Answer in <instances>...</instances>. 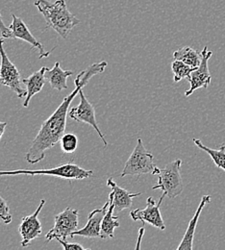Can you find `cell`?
Returning <instances> with one entry per match:
<instances>
[{
  "label": "cell",
  "mask_w": 225,
  "mask_h": 250,
  "mask_svg": "<svg viewBox=\"0 0 225 250\" xmlns=\"http://www.w3.org/2000/svg\"><path fill=\"white\" fill-rule=\"evenodd\" d=\"M194 145L200 148L201 150L207 152L210 157L212 158V160L214 161L215 165L219 167L222 168L225 171V144H223L219 148L217 149H212L207 147L206 146H204L202 144V142L198 139H193V140Z\"/></svg>",
  "instance_id": "20"
},
{
  "label": "cell",
  "mask_w": 225,
  "mask_h": 250,
  "mask_svg": "<svg viewBox=\"0 0 225 250\" xmlns=\"http://www.w3.org/2000/svg\"><path fill=\"white\" fill-rule=\"evenodd\" d=\"M156 168L154 157L144 147L142 139H138L137 146L126 161L121 177L130 175L139 178L143 174H154Z\"/></svg>",
  "instance_id": "5"
},
{
  "label": "cell",
  "mask_w": 225,
  "mask_h": 250,
  "mask_svg": "<svg viewBox=\"0 0 225 250\" xmlns=\"http://www.w3.org/2000/svg\"><path fill=\"white\" fill-rule=\"evenodd\" d=\"M143 232H144V228H143V227L140 229V236H139V240H138V243H137L136 250H139V249H140V244H141V241H142V238H143Z\"/></svg>",
  "instance_id": "26"
},
{
  "label": "cell",
  "mask_w": 225,
  "mask_h": 250,
  "mask_svg": "<svg viewBox=\"0 0 225 250\" xmlns=\"http://www.w3.org/2000/svg\"><path fill=\"white\" fill-rule=\"evenodd\" d=\"M34 4L43 16L46 29L55 30L63 39H66L72 29L80 24V21L68 11L64 0H56L54 3L48 0H35Z\"/></svg>",
  "instance_id": "2"
},
{
  "label": "cell",
  "mask_w": 225,
  "mask_h": 250,
  "mask_svg": "<svg viewBox=\"0 0 225 250\" xmlns=\"http://www.w3.org/2000/svg\"><path fill=\"white\" fill-rule=\"evenodd\" d=\"M72 74L73 72L71 70L62 69L60 62H57L51 69L46 68L44 76L52 89L62 91L67 89L66 79Z\"/></svg>",
  "instance_id": "17"
},
{
  "label": "cell",
  "mask_w": 225,
  "mask_h": 250,
  "mask_svg": "<svg viewBox=\"0 0 225 250\" xmlns=\"http://www.w3.org/2000/svg\"><path fill=\"white\" fill-rule=\"evenodd\" d=\"M56 241H58L62 246L64 250H89V249H85L83 246L79 244H73V243H67L66 240H63L60 238H56Z\"/></svg>",
  "instance_id": "24"
},
{
  "label": "cell",
  "mask_w": 225,
  "mask_h": 250,
  "mask_svg": "<svg viewBox=\"0 0 225 250\" xmlns=\"http://www.w3.org/2000/svg\"><path fill=\"white\" fill-rule=\"evenodd\" d=\"M110 198V205L109 208L104 216V219L102 220L101 224V239H106V238H114V232L115 229L120 227V221H119V217L114 216L115 212V203H114V191H112L109 194Z\"/></svg>",
  "instance_id": "18"
},
{
  "label": "cell",
  "mask_w": 225,
  "mask_h": 250,
  "mask_svg": "<svg viewBox=\"0 0 225 250\" xmlns=\"http://www.w3.org/2000/svg\"><path fill=\"white\" fill-rule=\"evenodd\" d=\"M164 196L166 195L163 192L158 202H156L152 197H148L146 200V207L144 209H136L130 212L131 219L134 221H142L143 223L147 222L162 231L164 230L165 224L160 212V207Z\"/></svg>",
  "instance_id": "9"
},
{
  "label": "cell",
  "mask_w": 225,
  "mask_h": 250,
  "mask_svg": "<svg viewBox=\"0 0 225 250\" xmlns=\"http://www.w3.org/2000/svg\"><path fill=\"white\" fill-rule=\"evenodd\" d=\"M79 97H80L79 104L77 106L71 108V110L69 111V114H68L69 117L72 120L76 121L77 123L87 124L90 126H92L97 131L99 138L102 140L104 146L107 147L108 143L105 140L104 135L102 134L101 130L99 129V127L97 125L96 110H95L94 105L87 99V97L85 96L82 90H80V92H79Z\"/></svg>",
  "instance_id": "8"
},
{
  "label": "cell",
  "mask_w": 225,
  "mask_h": 250,
  "mask_svg": "<svg viewBox=\"0 0 225 250\" xmlns=\"http://www.w3.org/2000/svg\"><path fill=\"white\" fill-rule=\"evenodd\" d=\"M107 186L112 188L114 191V203H115V212L121 213L125 209H130L132 207V199L136 196H140L142 192L132 193L125 188L120 187L112 178H109L107 181Z\"/></svg>",
  "instance_id": "15"
},
{
  "label": "cell",
  "mask_w": 225,
  "mask_h": 250,
  "mask_svg": "<svg viewBox=\"0 0 225 250\" xmlns=\"http://www.w3.org/2000/svg\"><path fill=\"white\" fill-rule=\"evenodd\" d=\"M47 67L45 66H42L41 69H39L38 71L34 72L32 75H30L28 78H24L22 79V83L26 86V91H27V95L25 96V100H24V103H23V107H28L29 103H30V100L32 98L33 96L35 94H39L44 84H45V76H44V73H45V70H46Z\"/></svg>",
  "instance_id": "16"
},
{
  "label": "cell",
  "mask_w": 225,
  "mask_h": 250,
  "mask_svg": "<svg viewBox=\"0 0 225 250\" xmlns=\"http://www.w3.org/2000/svg\"><path fill=\"white\" fill-rule=\"evenodd\" d=\"M0 33L4 39H10L11 38V30L9 27H7L3 21V18L0 13Z\"/></svg>",
  "instance_id": "25"
},
{
  "label": "cell",
  "mask_w": 225,
  "mask_h": 250,
  "mask_svg": "<svg viewBox=\"0 0 225 250\" xmlns=\"http://www.w3.org/2000/svg\"><path fill=\"white\" fill-rule=\"evenodd\" d=\"M109 205H110V198L108 197L104 206L100 209H96L93 212H91L88 217L87 224L83 228L77 229L76 231H74L71 234L70 238H74L75 236H81L88 239H96V238L101 239V233H100L101 224H102V220L104 219V216L109 208Z\"/></svg>",
  "instance_id": "12"
},
{
  "label": "cell",
  "mask_w": 225,
  "mask_h": 250,
  "mask_svg": "<svg viewBox=\"0 0 225 250\" xmlns=\"http://www.w3.org/2000/svg\"><path fill=\"white\" fill-rule=\"evenodd\" d=\"M107 65L108 63L105 61L95 62L76 76L74 80V90L64 97L56 111L41 125L38 135L34 139L30 148L25 154V160L29 164L35 165L42 161L45 156V151L55 146L56 144L61 141L65 131L68 108L72 100L94 76L104 72Z\"/></svg>",
  "instance_id": "1"
},
{
  "label": "cell",
  "mask_w": 225,
  "mask_h": 250,
  "mask_svg": "<svg viewBox=\"0 0 225 250\" xmlns=\"http://www.w3.org/2000/svg\"><path fill=\"white\" fill-rule=\"evenodd\" d=\"M202 60L199 64V66L194 69L191 73V76L189 77L190 82V89L185 92V96L189 97L198 89H208L209 85L211 84L212 75L209 70V60L213 55V52L208 49L207 46H204V48L201 51Z\"/></svg>",
  "instance_id": "10"
},
{
  "label": "cell",
  "mask_w": 225,
  "mask_h": 250,
  "mask_svg": "<svg viewBox=\"0 0 225 250\" xmlns=\"http://www.w3.org/2000/svg\"><path fill=\"white\" fill-rule=\"evenodd\" d=\"M55 224L45 235V242L49 243L53 239L60 238L66 240L77 230L79 224L78 211L70 207L65 208L63 212L55 217Z\"/></svg>",
  "instance_id": "7"
},
{
  "label": "cell",
  "mask_w": 225,
  "mask_h": 250,
  "mask_svg": "<svg viewBox=\"0 0 225 250\" xmlns=\"http://www.w3.org/2000/svg\"><path fill=\"white\" fill-rule=\"evenodd\" d=\"M93 173V170H87L70 162L48 169H16L8 171L0 170V177L9 175H49L66 180H83L90 178Z\"/></svg>",
  "instance_id": "3"
},
{
  "label": "cell",
  "mask_w": 225,
  "mask_h": 250,
  "mask_svg": "<svg viewBox=\"0 0 225 250\" xmlns=\"http://www.w3.org/2000/svg\"><path fill=\"white\" fill-rule=\"evenodd\" d=\"M12 19L13 21L11 23V25L9 26L10 30H11V38L10 39H19V40H22L24 42H26L27 43L31 44L32 48H36L40 51V59L42 58H46L51 51L46 52L42 46V44L34 37L32 33L29 31L27 25L24 23V21L17 17L16 15H12Z\"/></svg>",
  "instance_id": "13"
},
{
  "label": "cell",
  "mask_w": 225,
  "mask_h": 250,
  "mask_svg": "<svg viewBox=\"0 0 225 250\" xmlns=\"http://www.w3.org/2000/svg\"><path fill=\"white\" fill-rule=\"evenodd\" d=\"M13 220V216L10 213L9 206L5 199L0 195V222L4 224H9Z\"/></svg>",
  "instance_id": "23"
},
{
  "label": "cell",
  "mask_w": 225,
  "mask_h": 250,
  "mask_svg": "<svg viewBox=\"0 0 225 250\" xmlns=\"http://www.w3.org/2000/svg\"><path fill=\"white\" fill-rule=\"evenodd\" d=\"M4 38L0 39V84L15 92L19 98L25 97L27 91L21 88L20 74L15 63L10 61L4 50Z\"/></svg>",
  "instance_id": "6"
},
{
  "label": "cell",
  "mask_w": 225,
  "mask_h": 250,
  "mask_svg": "<svg viewBox=\"0 0 225 250\" xmlns=\"http://www.w3.org/2000/svg\"><path fill=\"white\" fill-rule=\"evenodd\" d=\"M61 146H62V149L64 153L70 154L75 152V150L77 149V146H78V139L76 137V135L72 134V133H64V136L61 138Z\"/></svg>",
  "instance_id": "22"
},
{
  "label": "cell",
  "mask_w": 225,
  "mask_h": 250,
  "mask_svg": "<svg viewBox=\"0 0 225 250\" xmlns=\"http://www.w3.org/2000/svg\"><path fill=\"white\" fill-rule=\"evenodd\" d=\"M6 127H7V123L0 122V140H1V138H2V136L4 134V132H5Z\"/></svg>",
  "instance_id": "27"
},
{
  "label": "cell",
  "mask_w": 225,
  "mask_h": 250,
  "mask_svg": "<svg viewBox=\"0 0 225 250\" xmlns=\"http://www.w3.org/2000/svg\"><path fill=\"white\" fill-rule=\"evenodd\" d=\"M173 58L175 60H179L191 65L192 67L197 68L202 60L201 52L193 49L190 46H185L177 49L173 52Z\"/></svg>",
  "instance_id": "19"
},
{
  "label": "cell",
  "mask_w": 225,
  "mask_h": 250,
  "mask_svg": "<svg viewBox=\"0 0 225 250\" xmlns=\"http://www.w3.org/2000/svg\"><path fill=\"white\" fill-rule=\"evenodd\" d=\"M211 202V196L210 195H204L202 196L200 203L196 209V212L193 215V219L190 220L189 225L187 227V230L185 232V235L179 245V247L177 248V250H193V238H194V233H195V229L197 226V222L199 217L202 213V210L204 209L206 204H209Z\"/></svg>",
  "instance_id": "14"
},
{
  "label": "cell",
  "mask_w": 225,
  "mask_h": 250,
  "mask_svg": "<svg viewBox=\"0 0 225 250\" xmlns=\"http://www.w3.org/2000/svg\"><path fill=\"white\" fill-rule=\"evenodd\" d=\"M195 67H192L191 65L185 63L182 61L175 60L171 62V70L173 72V81L175 83L180 82L184 78H188L191 76V73L193 72Z\"/></svg>",
  "instance_id": "21"
},
{
  "label": "cell",
  "mask_w": 225,
  "mask_h": 250,
  "mask_svg": "<svg viewBox=\"0 0 225 250\" xmlns=\"http://www.w3.org/2000/svg\"><path fill=\"white\" fill-rule=\"evenodd\" d=\"M45 204V200L41 199L38 209L34 214L24 217L19 226V232L21 236V247L27 248L33 240L41 237V224L39 219V215Z\"/></svg>",
  "instance_id": "11"
},
{
  "label": "cell",
  "mask_w": 225,
  "mask_h": 250,
  "mask_svg": "<svg viewBox=\"0 0 225 250\" xmlns=\"http://www.w3.org/2000/svg\"><path fill=\"white\" fill-rule=\"evenodd\" d=\"M182 161L176 159L165 165L164 168L157 167L153 175H158V183L152 187V189L160 188L165 195L173 199L180 195L184 189V183L181 176Z\"/></svg>",
  "instance_id": "4"
}]
</instances>
